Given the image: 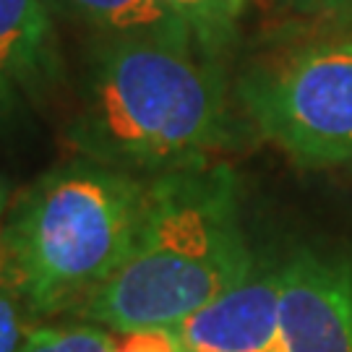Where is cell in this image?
I'll list each match as a JSON object with an SVG mask.
<instances>
[{
    "mask_svg": "<svg viewBox=\"0 0 352 352\" xmlns=\"http://www.w3.org/2000/svg\"><path fill=\"white\" fill-rule=\"evenodd\" d=\"M65 139L81 157L133 175L206 164L232 139L222 71L199 47L97 37Z\"/></svg>",
    "mask_w": 352,
    "mask_h": 352,
    "instance_id": "6da1fadb",
    "label": "cell"
},
{
    "mask_svg": "<svg viewBox=\"0 0 352 352\" xmlns=\"http://www.w3.org/2000/svg\"><path fill=\"white\" fill-rule=\"evenodd\" d=\"M227 164H196L149 180L126 264L68 316L113 331L177 327L253 272Z\"/></svg>",
    "mask_w": 352,
    "mask_h": 352,
    "instance_id": "7a4b0ae2",
    "label": "cell"
},
{
    "mask_svg": "<svg viewBox=\"0 0 352 352\" xmlns=\"http://www.w3.org/2000/svg\"><path fill=\"white\" fill-rule=\"evenodd\" d=\"M149 180L87 157L19 193L0 227V285L34 321L71 314L131 256Z\"/></svg>",
    "mask_w": 352,
    "mask_h": 352,
    "instance_id": "3957f363",
    "label": "cell"
},
{
    "mask_svg": "<svg viewBox=\"0 0 352 352\" xmlns=\"http://www.w3.org/2000/svg\"><path fill=\"white\" fill-rule=\"evenodd\" d=\"M238 97L253 126L302 167L352 162V39L253 68Z\"/></svg>",
    "mask_w": 352,
    "mask_h": 352,
    "instance_id": "277c9868",
    "label": "cell"
},
{
    "mask_svg": "<svg viewBox=\"0 0 352 352\" xmlns=\"http://www.w3.org/2000/svg\"><path fill=\"white\" fill-rule=\"evenodd\" d=\"M285 352H352V266L314 251L282 264Z\"/></svg>",
    "mask_w": 352,
    "mask_h": 352,
    "instance_id": "5b68a950",
    "label": "cell"
},
{
    "mask_svg": "<svg viewBox=\"0 0 352 352\" xmlns=\"http://www.w3.org/2000/svg\"><path fill=\"white\" fill-rule=\"evenodd\" d=\"M282 266L256 264L240 285L177 324L188 352H285L279 329Z\"/></svg>",
    "mask_w": 352,
    "mask_h": 352,
    "instance_id": "8992f818",
    "label": "cell"
},
{
    "mask_svg": "<svg viewBox=\"0 0 352 352\" xmlns=\"http://www.w3.org/2000/svg\"><path fill=\"white\" fill-rule=\"evenodd\" d=\"M63 76L45 0H0V113L42 100Z\"/></svg>",
    "mask_w": 352,
    "mask_h": 352,
    "instance_id": "52a82bcc",
    "label": "cell"
},
{
    "mask_svg": "<svg viewBox=\"0 0 352 352\" xmlns=\"http://www.w3.org/2000/svg\"><path fill=\"white\" fill-rule=\"evenodd\" d=\"M52 16L94 29L110 39H154L180 47H199L190 29L162 0H45ZM201 50V47H199Z\"/></svg>",
    "mask_w": 352,
    "mask_h": 352,
    "instance_id": "ba28073f",
    "label": "cell"
},
{
    "mask_svg": "<svg viewBox=\"0 0 352 352\" xmlns=\"http://www.w3.org/2000/svg\"><path fill=\"white\" fill-rule=\"evenodd\" d=\"M170 11L190 29L196 45L217 58L235 39L245 0H162Z\"/></svg>",
    "mask_w": 352,
    "mask_h": 352,
    "instance_id": "9c48e42d",
    "label": "cell"
},
{
    "mask_svg": "<svg viewBox=\"0 0 352 352\" xmlns=\"http://www.w3.org/2000/svg\"><path fill=\"white\" fill-rule=\"evenodd\" d=\"M19 352H115V337L104 327H34Z\"/></svg>",
    "mask_w": 352,
    "mask_h": 352,
    "instance_id": "30bf717a",
    "label": "cell"
},
{
    "mask_svg": "<svg viewBox=\"0 0 352 352\" xmlns=\"http://www.w3.org/2000/svg\"><path fill=\"white\" fill-rule=\"evenodd\" d=\"M32 314L24 305V300L0 285V352H19L24 344L26 334L32 331Z\"/></svg>",
    "mask_w": 352,
    "mask_h": 352,
    "instance_id": "8fae6325",
    "label": "cell"
},
{
    "mask_svg": "<svg viewBox=\"0 0 352 352\" xmlns=\"http://www.w3.org/2000/svg\"><path fill=\"white\" fill-rule=\"evenodd\" d=\"M115 352H188L177 337L175 327H146L123 331L115 340Z\"/></svg>",
    "mask_w": 352,
    "mask_h": 352,
    "instance_id": "7c38bea8",
    "label": "cell"
},
{
    "mask_svg": "<svg viewBox=\"0 0 352 352\" xmlns=\"http://www.w3.org/2000/svg\"><path fill=\"white\" fill-rule=\"evenodd\" d=\"M277 6L287 8L295 13H308V16H318V13H337L352 8V0H274Z\"/></svg>",
    "mask_w": 352,
    "mask_h": 352,
    "instance_id": "4fadbf2b",
    "label": "cell"
}]
</instances>
